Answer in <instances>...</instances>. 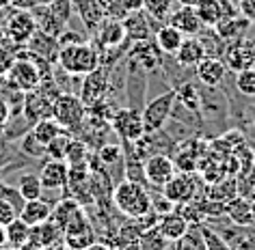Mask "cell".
Here are the masks:
<instances>
[{"label": "cell", "mask_w": 255, "mask_h": 250, "mask_svg": "<svg viewBox=\"0 0 255 250\" xmlns=\"http://www.w3.org/2000/svg\"><path fill=\"white\" fill-rule=\"evenodd\" d=\"M113 207L126 218H138L147 214L151 209L149 188L134 181H128V179H121L113 190Z\"/></svg>", "instance_id": "cell-1"}, {"label": "cell", "mask_w": 255, "mask_h": 250, "mask_svg": "<svg viewBox=\"0 0 255 250\" xmlns=\"http://www.w3.org/2000/svg\"><path fill=\"white\" fill-rule=\"evenodd\" d=\"M56 65L72 76H87L100 67V50L91 41L85 43H65L59 50Z\"/></svg>", "instance_id": "cell-2"}, {"label": "cell", "mask_w": 255, "mask_h": 250, "mask_svg": "<svg viewBox=\"0 0 255 250\" xmlns=\"http://www.w3.org/2000/svg\"><path fill=\"white\" fill-rule=\"evenodd\" d=\"M175 88H167V91L158 93L154 99H147L141 110V117H143V130L145 134H151V132H158L167 125V121L171 117V110H173V104H175Z\"/></svg>", "instance_id": "cell-3"}, {"label": "cell", "mask_w": 255, "mask_h": 250, "mask_svg": "<svg viewBox=\"0 0 255 250\" xmlns=\"http://www.w3.org/2000/svg\"><path fill=\"white\" fill-rule=\"evenodd\" d=\"M52 117L59 121L63 130L76 134L87 117V106L76 93H61L52 104Z\"/></svg>", "instance_id": "cell-4"}, {"label": "cell", "mask_w": 255, "mask_h": 250, "mask_svg": "<svg viewBox=\"0 0 255 250\" xmlns=\"http://www.w3.org/2000/svg\"><path fill=\"white\" fill-rule=\"evenodd\" d=\"M111 127L115 132V136L119 140H128V143H134L145 134L143 130V117H141V110L136 108H119L115 112V117L111 119Z\"/></svg>", "instance_id": "cell-5"}, {"label": "cell", "mask_w": 255, "mask_h": 250, "mask_svg": "<svg viewBox=\"0 0 255 250\" xmlns=\"http://www.w3.org/2000/svg\"><path fill=\"white\" fill-rule=\"evenodd\" d=\"M223 63H225L227 72L232 74L255 67V41L249 39V37H242V39L227 43L225 54H223Z\"/></svg>", "instance_id": "cell-6"}, {"label": "cell", "mask_w": 255, "mask_h": 250, "mask_svg": "<svg viewBox=\"0 0 255 250\" xmlns=\"http://www.w3.org/2000/svg\"><path fill=\"white\" fill-rule=\"evenodd\" d=\"M108 95V69L98 67L93 72H89L87 76H82L80 88H78V97L82 99V104L87 108L98 104L100 99H104Z\"/></svg>", "instance_id": "cell-7"}, {"label": "cell", "mask_w": 255, "mask_h": 250, "mask_svg": "<svg viewBox=\"0 0 255 250\" xmlns=\"http://www.w3.org/2000/svg\"><path fill=\"white\" fill-rule=\"evenodd\" d=\"M199 183L201 181L193 175V172H180V175H173L162 185V194L167 196L171 203L182 205L186 201L197 198V188H199Z\"/></svg>", "instance_id": "cell-8"}, {"label": "cell", "mask_w": 255, "mask_h": 250, "mask_svg": "<svg viewBox=\"0 0 255 250\" xmlns=\"http://www.w3.org/2000/svg\"><path fill=\"white\" fill-rule=\"evenodd\" d=\"M143 168H145V179H147V185H149V188H158V190H162V185L177 172L175 164H173V158L167 156V153H156V156H149L143 162Z\"/></svg>", "instance_id": "cell-9"}, {"label": "cell", "mask_w": 255, "mask_h": 250, "mask_svg": "<svg viewBox=\"0 0 255 250\" xmlns=\"http://www.w3.org/2000/svg\"><path fill=\"white\" fill-rule=\"evenodd\" d=\"M4 33H7L9 39H13L20 46H26L28 39L37 33V24L35 17L30 11H15L11 9L7 15V22H4Z\"/></svg>", "instance_id": "cell-10"}, {"label": "cell", "mask_w": 255, "mask_h": 250, "mask_svg": "<svg viewBox=\"0 0 255 250\" xmlns=\"http://www.w3.org/2000/svg\"><path fill=\"white\" fill-rule=\"evenodd\" d=\"M195 11L203 26H216L221 20L238 13V4H234L232 0H199Z\"/></svg>", "instance_id": "cell-11"}, {"label": "cell", "mask_w": 255, "mask_h": 250, "mask_svg": "<svg viewBox=\"0 0 255 250\" xmlns=\"http://www.w3.org/2000/svg\"><path fill=\"white\" fill-rule=\"evenodd\" d=\"M126 39L128 37H126L124 22L115 20V17H108V15L98 24V28H95L91 35V41L98 50L115 48V46H119V43H124Z\"/></svg>", "instance_id": "cell-12"}, {"label": "cell", "mask_w": 255, "mask_h": 250, "mask_svg": "<svg viewBox=\"0 0 255 250\" xmlns=\"http://www.w3.org/2000/svg\"><path fill=\"white\" fill-rule=\"evenodd\" d=\"M7 78L24 93L35 91V88L41 84V74H39V69H37V65L30 59H22V56L15 59L11 72L7 74Z\"/></svg>", "instance_id": "cell-13"}, {"label": "cell", "mask_w": 255, "mask_h": 250, "mask_svg": "<svg viewBox=\"0 0 255 250\" xmlns=\"http://www.w3.org/2000/svg\"><path fill=\"white\" fill-rule=\"evenodd\" d=\"M67 170L69 164L65 160H48L39 166V179L43 192H63L67 185Z\"/></svg>", "instance_id": "cell-14"}, {"label": "cell", "mask_w": 255, "mask_h": 250, "mask_svg": "<svg viewBox=\"0 0 255 250\" xmlns=\"http://www.w3.org/2000/svg\"><path fill=\"white\" fill-rule=\"evenodd\" d=\"M225 76H227V67H225V63H223V59L203 56L195 65V80L206 86H221Z\"/></svg>", "instance_id": "cell-15"}, {"label": "cell", "mask_w": 255, "mask_h": 250, "mask_svg": "<svg viewBox=\"0 0 255 250\" xmlns=\"http://www.w3.org/2000/svg\"><path fill=\"white\" fill-rule=\"evenodd\" d=\"M72 4H74V11L80 17V22L85 24L87 35L91 37L93 30L98 28V24L106 17L104 2L102 0H72Z\"/></svg>", "instance_id": "cell-16"}, {"label": "cell", "mask_w": 255, "mask_h": 250, "mask_svg": "<svg viewBox=\"0 0 255 250\" xmlns=\"http://www.w3.org/2000/svg\"><path fill=\"white\" fill-rule=\"evenodd\" d=\"M167 22L173 24L177 30H182L186 37H195L203 26L195 7H186V4H177V7L173 9V13L169 15Z\"/></svg>", "instance_id": "cell-17"}, {"label": "cell", "mask_w": 255, "mask_h": 250, "mask_svg": "<svg viewBox=\"0 0 255 250\" xmlns=\"http://www.w3.org/2000/svg\"><path fill=\"white\" fill-rule=\"evenodd\" d=\"M149 20L151 17L145 13V11H134L132 15H128L124 22V28H126V37L130 41H143V39H151V35H156V30L149 26Z\"/></svg>", "instance_id": "cell-18"}, {"label": "cell", "mask_w": 255, "mask_h": 250, "mask_svg": "<svg viewBox=\"0 0 255 250\" xmlns=\"http://www.w3.org/2000/svg\"><path fill=\"white\" fill-rule=\"evenodd\" d=\"M253 26H255V24H251L247 17H242L240 13H236V15H229V17H225V20H221L214 28H216V33L221 35V39H225L227 43H232L236 39L247 37L249 30H251Z\"/></svg>", "instance_id": "cell-19"}, {"label": "cell", "mask_w": 255, "mask_h": 250, "mask_svg": "<svg viewBox=\"0 0 255 250\" xmlns=\"http://www.w3.org/2000/svg\"><path fill=\"white\" fill-rule=\"evenodd\" d=\"M158 231L167 237L169 242H177V240H182L184 235H186V231L190 229V224L184 220V216L180 214L177 209L173 211H169V214H162L160 218H158Z\"/></svg>", "instance_id": "cell-20"}, {"label": "cell", "mask_w": 255, "mask_h": 250, "mask_svg": "<svg viewBox=\"0 0 255 250\" xmlns=\"http://www.w3.org/2000/svg\"><path fill=\"white\" fill-rule=\"evenodd\" d=\"M26 48L30 50V52L39 54V56H43V59H48L50 63H54V65H56V59H59L61 43H59V39H56V37L46 35V33H41V30H37V33L28 39Z\"/></svg>", "instance_id": "cell-21"}, {"label": "cell", "mask_w": 255, "mask_h": 250, "mask_svg": "<svg viewBox=\"0 0 255 250\" xmlns=\"http://www.w3.org/2000/svg\"><path fill=\"white\" fill-rule=\"evenodd\" d=\"M50 214H52V205H50L46 198H33V201H24V207L20 209V218L28 224V227L43 224L46 220H50Z\"/></svg>", "instance_id": "cell-22"}, {"label": "cell", "mask_w": 255, "mask_h": 250, "mask_svg": "<svg viewBox=\"0 0 255 250\" xmlns=\"http://www.w3.org/2000/svg\"><path fill=\"white\" fill-rule=\"evenodd\" d=\"M225 216L229 222L240 224V227H253V216H251V201L245 196H234L232 201L225 203Z\"/></svg>", "instance_id": "cell-23"}, {"label": "cell", "mask_w": 255, "mask_h": 250, "mask_svg": "<svg viewBox=\"0 0 255 250\" xmlns=\"http://www.w3.org/2000/svg\"><path fill=\"white\" fill-rule=\"evenodd\" d=\"M154 37H156V46L160 48V52L171 56V54L177 52V48L182 46V41H184V37L186 35H184L182 30H177L173 24L167 22V24H162V26L156 30Z\"/></svg>", "instance_id": "cell-24"}, {"label": "cell", "mask_w": 255, "mask_h": 250, "mask_svg": "<svg viewBox=\"0 0 255 250\" xmlns=\"http://www.w3.org/2000/svg\"><path fill=\"white\" fill-rule=\"evenodd\" d=\"M195 37L199 39L201 48H203V54H206V56L223 59V54H225V48H227V41L221 39V35L216 33L214 26H201V30Z\"/></svg>", "instance_id": "cell-25"}, {"label": "cell", "mask_w": 255, "mask_h": 250, "mask_svg": "<svg viewBox=\"0 0 255 250\" xmlns=\"http://www.w3.org/2000/svg\"><path fill=\"white\" fill-rule=\"evenodd\" d=\"M173 56H175V61L180 63V65L193 67V69H195V65H197V63H199L206 54H203V48H201V43H199V39H197V37H184L182 46L177 48V52H175Z\"/></svg>", "instance_id": "cell-26"}, {"label": "cell", "mask_w": 255, "mask_h": 250, "mask_svg": "<svg viewBox=\"0 0 255 250\" xmlns=\"http://www.w3.org/2000/svg\"><path fill=\"white\" fill-rule=\"evenodd\" d=\"M234 196H238V181H236V177H223L216 183H210L206 188V198H210V201L227 203Z\"/></svg>", "instance_id": "cell-27"}, {"label": "cell", "mask_w": 255, "mask_h": 250, "mask_svg": "<svg viewBox=\"0 0 255 250\" xmlns=\"http://www.w3.org/2000/svg\"><path fill=\"white\" fill-rule=\"evenodd\" d=\"M175 95H177V101L186 106L188 110L199 112V108H201V93H199V84H197V82H193V80L182 82L180 86H175Z\"/></svg>", "instance_id": "cell-28"}, {"label": "cell", "mask_w": 255, "mask_h": 250, "mask_svg": "<svg viewBox=\"0 0 255 250\" xmlns=\"http://www.w3.org/2000/svg\"><path fill=\"white\" fill-rule=\"evenodd\" d=\"M93 242H98V233H95L93 227L63 233V246L69 248V250H82V248L91 246Z\"/></svg>", "instance_id": "cell-29"}, {"label": "cell", "mask_w": 255, "mask_h": 250, "mask_svg": "<svg viewBox=\"0 0 255 250\" xmlns=\"http://www.w3.org/2000/svg\"><path fill=\"white\" fill-rule=\"evenodd\" d=\"M17 192L22 194L24 201H33V198H41L43 185L39 179V172H24L17 181Z\"/></svg>", "instance_id": "cell-30"}, {"label": "cell", "mask_w": 255, "mask_h": 250, "mask_svg": "<svg viewBox=\"0 0 255 250\" xmlns=\"http://www.w3.org/2000/svg\"><path fill=\"white\" fill-rule=\"evenodd\" d=\"M30 132H33V136L39 140L41 145H48L54 136H59V134L63 132V127L59 125V121H56L54 117H46V119L37 121V123L30 127Z\"/></svg>", "instance_id": "cell-31"}, {"label": "cell", "mask_w": 255, "mask_h": 250, "mask_svg": "<svg viewBox=\"0 0 255 250\" xmlns=\"http://www.w3.org/2000/svg\"><path fill=\"white\" fill-rule=\"evenodd\" d=\"M175 9V0H143V11L156 22L167 24L169 15Z\"/></svg>", "instance_id": "cell-32"}, {"label": "cell", "mask_w": 255, "mask_h": 250, "mask_svg": "<svg viewBox=\"0 0 255 250\" xmlns=\"http://www.w3.org/2000/svg\"><path fill=\"white\" fill-rule=\"evenodd\" d=\"M4 231H7V246H11V248H20L24 242L30 240V227L20 216H17L13 222H9L7 227H4Z\"/></svg>", "instance_id": "cell-33"}, {"label": "cell", "mask_w": 255, "mask_h": 250, "mask_svg": "<svg viewBox=\"0 0 255 250\" xmlns=\"http://www.w3.org/2000/svg\"><path fill=\"white\" fill-rule=\"evenodd\" d=\"M74 140V134H69L67 130H63L59 136H54L50 143L46 145V158L48 160H65L67 158V151H69V145Z\"/></svg>", "instance_id": "cell-34"}, {"label": "cell", "mask_w": 255, "mask_h": 250, "mask_svg": "<svg viewBox=\"0 0 255 250\" xmlns=\"http://www.w3.org/2000/svg\"><path fill=\"white\" fill-rule=\"evenodd\" d=\"M136 244L138 250H169V240L158 231V227L145 229Z\"/></svg>", "instance_id": "cell-35"}, {"label": "cell", "mask_w": 255, "mask_h": 250, "mask_svg": "<svg viewBox=\"0 0 255 250\" xmlns=\"http://www.w3.org/2000/svg\"><path fill=\"white\" fill-rule=\"evenodd\" d=\"M95 153H98L104 168H111L113 164L124 162V147H121V140L119 143H104L100 149H95Z\"/></svg>", "instance_id": "cell-36"}, {"label": "cell", "mask_w": 255, "mask_h": 250, "mask_svg": "<svg viewBox=\"0 0 255 250\" xmlns=\"http://www.w3.org/2000/svg\"><path fill=\"white\" fill-rule=\"evenodd\" d=\"M234 88L249 99H255V67L234 74Z\"/></svg>", "instance_id": "cell-37"}, {"label": "cell", "mask_w": 255, "mask_h": 250, "mask_svg": "<svg viewBox=\"0 0 255 250\" xmlns=\"http://www.w3.org/2000/svg\"><path fill=\"white\" fill-rule=\"evenodd\" d=\"M17 147H20V151H22L26 158H33V160L46 158V145H41L39 140L33 136V132L24 134V136L17 140Z\"/></svg>", "instance_id": "cell-38"}, {"label": "cell", "mask_w": 255, "mask_h": 250, "mask_svg": "<svg viewBox=\"0 0 255 250\" xmlns=\"http://www.w3.org/2000/svg\"><path fill=\"white\" fill-rule=\"evenodd\" d=\"M175 248H177V250H208L199 227H190V229L186 231V235H184L182 240L175 242Z\"/></svg>", "instance_id": "cell-39"}, {"label": "cell", "mask_w": 255, "mask_h": 250, "mask_svg": "<svg viewBox=\"0 0 255 250\" xmlns=\"http://www.w3.org/2000/svg\"><path fill=\"white\" fill-rule=\"evenodd\" d=\"M48 11L54 15L56 22H61L63 26H67L69 20H72V13H74V4L72 0H50L46 4Z\"/></svg>", "instance_id": "cell-40"}, {"label": "cell", "mask_w": 255, "mask_h": 250, "mask_svg": "<svg viewBox=\"0 0 255 250\" xmlns=\"http://www.w3.org/2000/svg\"><path fill=\"white\" fill-rule=\"evenodd\" d=\"M199 231H201V235H203V242H206V248L208 250H234L225 242V237H223L221 233H216V231L210 227V224H199Z\"/></svg>", "instance_id": "cell-41"}, {"label": "cell", "mask_w": 255, "mask_h": 250, "mask_svg": "<svg viewBox=\"0 0 255 250\" xmlns=\"http://www.w3.org/2000/svg\"><path fill=\"white\" fill-rule=\"evenodd\" d=\"M89 153H91V149H89V145L87 143H82L80 138H76L72 140V145H69V151H67V158H65V162L69 166H74V164H82V162H87L89 160Z\"/></svg>", "instance_id": "cell-42"}, {"label": "cell", "mask_w": 255, "mask_h": 250, "mask_svg": "<svg viewBox=\"0 0 255 250\" xmlns=\"http://www.w3.org/2000/svg\"><path fill=\"white\" fill-rule=\"evenodd\" d=\"M20 153L22 151H20V147H17V143H7V140L0 138V170H2L4 166H9Z\"/></svg>", "instance_id": "cell-43"}, {"label": "cell", "mask_w": 255, "mask_h": 250, "mask_svg": "<svg viewBox=\"0 0 255 250\" xmlns=\"http://www.w3.org/2000/svg\"><path fill=\"white\" fill-rule=\"evenodd\" d=\"M15 218H17V209L7 201V198L0 196V224H2V227H7V224L13 222Z\"/></svg>", "instance_id": "cell-44"}, {"label": "cell", "mask_w": 255, "mask_h": 250, "mask_svg": "<svg viewBox=\"0 0 255 250\" xmlns=\"http://www.w3.org/2000/svg\"><path fill=\"white\" fill-rule=\"evenodd\" d=\"M238 13L255 24V0H238Z\"/></svg>", "instance_id": "cell-45"}, {"label": "cell", "mask_w": 255, "mask_h": 250, "mask_svg": "<svg viewBox=\"0 0 255 250\" xmlns=\"http://www.w3.org/2000/svg\"><path fill=\"white\" fill-rule=\"evenodd\" d=\"M15 63V54H7V52H0V76H7L11 72Z\"/></svg>", "instance_id": "cell-46"}, {"label": "cell", "mask_w": 255, "mask_h": 250, "mask_svg": "<svg viewBox=\"0 0 255 250\" xmlns=\"http://www.w3.org/2000/svg\"><path fill=\"white\" fill-rule=\"evenodd\" d=\"M37 4V0H11V9L15 11H33Z\"/></svg>", "instance_id": "cell-47"}, {"label": "cell", "mask_w": 255, "mask_h": 250, "mask_svg": "<svg viewBox=\"0 0 255 250\" xmlns=\"http://www.w3.org/2000/svg\"><path fill=\"white\" fill-rule=\"evenodd\" d=\"M11 117V106L7 104V99L0 97V125H4Z\"/></svg>", "instance_id": "cell-48"}, {"label": "cell", "mask_w": 255, "mask_h": 250, "mask_svg": "<svg viewBox=\"0 0 255 250\" xmlns=\"http://www.w3.org/2000/svg\"><path fill=\"white\" fill-rule=\"evenodd\" d=\"M17 250H48V248L43 246L41 242H37V240H33V237H30V240H28V242H24Z\"/></svg>", "instance_id": "cell-49"}, {"label": "cell", "mask_w": 255, "mask_h": 250, "mask_svg": "<svg viewBox=\"0 0 255 250\" xmlns=\"http://www.w3.org/2000/svg\"><path fill=\"white\" fill-rule=\"evenodd\" d=\"M121 2H124V7H126L128 13H130V11L143 9V0H121Z\"/></svg>", "instance_id": "cell-50"}, {"label": "cell", "mask_w": 255, "mask_h": 250, "mask_svg": "<svg viewBox=\"0 0 255 250\" xmlns=\"http://www.w3.org/2000/svg\"><path fill=\"white\" fill-rule=\"evenodd\" d=\"M82 250H113V248L108 246L106 242H100V240H98V242H93L91 246H87V248H82Z\"/></svg>", "instance_id": "cell-51"}, {"label": "cell", "mask_w": 255, "mask_h": 250, "mask_svg": "<svg viewBox=\"0 0 255 250\" xmlns=\"http://www.w3.org/2000/svg\"><path fill=\"white\" fill-rule=\"evenodd\" d=\"M7 244V231H4V227L0 224V246H4Z\"/></svg>", "instance_id": "cell-52"}, {"label": "cell", "mask_w": 255, "mask_h": 250, "mask_svg": "<svg viewBox=\"0 0 255 250\" xmlns=\"http://www.w3.org/2000/svg\"><path fill=\"white\" fill-rule=\"evenodd\" d=\"M175 2H177V4H186V7H195L199 0H175Z\"/></svg>", "instance_id": "cell-53"}, {"label": "cell", "mask_w": 255, "mask_h": 250, "mask_svg": "<svg viewBox=\"0 0 255 250\" xmlns=\"http://www.w3.org/2000/svg\"><path fill=\"white\" fill-rule=\"evenodd\" d=\"M119 250H138V244H136V242H134V244H128V246L119 248Z\"/></svg>", "instance_id": "cell-54"}, {"label": "cell", "mask_w": 255, "mask_h": 250, "mask_svg": "<svg viewBox=\"0 0 255 250\" xmlns=\"http://www.w3.org/2000/svg\"><path fill=\"white\" fill-rule=\"evenodd\" d=\"M11 7V0H0V9H9Z\"/></svg>", "instance_id": "cell-55"}, {"label": "cell", "mask_w": 255, "mask_h": 250, "mask_svg": "<svg viewBox=\"0 0 255 250\" xmlns=\"http://www.w3.org/2000/svg\"><path fill=\"white\" fill-rule=\"evenodd\" d=\"M251 216H253V224H255V196L251 198Z\"/></svg>", "instance_id": "cell-56"}, {"label": "cell", "mask_w": 255, "mask_h": 250, "mask_svg": "<svg viewBox=\"0 0 255 250\" xmlns=\"http://www.w3.org/2000/svg\"><path fill=\"white\" fill-rule=\"evenodd\" d=\"M4 37H7V33H4V28L0 26V43H2V39H4Z\"/></svg>", "instance_id": "cell-57"}, {"label": "cell", "mask_w": 255, "mask_h": 250, "mask_svg": "<svg viewBox=\"0 0 255 250\" xmlns=\"http://www.w3.org/2000/svg\"><path fill=\"white\" fill-rule=\"evenodd\" d=\"M2 132H4V125H0V138H2Z\"/></svg>", "instance_id": "cell-58"}]
</instances>
